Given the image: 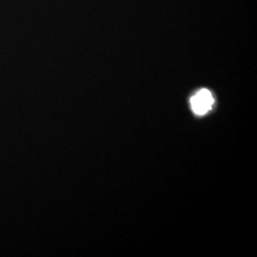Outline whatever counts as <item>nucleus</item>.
Instances as JSON below:
<instances>
[{
    "label": "nucleus",
    "mask_w": 257,
    "mask_h": 257,
    "mask_svg": "<svg viewBox=\"0 0 257 257\" xmlns=\"http://www.w3.org/2000/svg\"><path fill=\"white\" fill-rule=\"evenodd\" d=\"M213 102L214 100L211 92L203 89L193 95L191 99V105L194 113L198 115H204L211 110Z\"/></svg>",
    "instance_id": "nucleus-1"
}]
</instances>
